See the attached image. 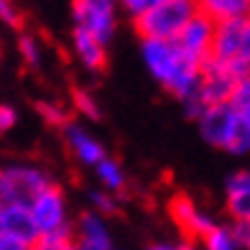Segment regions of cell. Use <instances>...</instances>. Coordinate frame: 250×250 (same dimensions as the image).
Masks as SVG:
<instances>
[{"label": "cell", "mask_w": 250, "mask_h": 250, "mask_svg": "<svg viewBox=\"0 0 250 250\" xmlns=\"http://www.w3.org/2000/svg\"><path fill=\"white\" fill-rule=\"evenodd\" d=\"M21 54H23V59L31 64V66H36L39 64V49H36V41H33L31 36H21Z\"/></svg>", "instance_id": "603a6c76"}, {"label": "cell", "mask_w": 250, "mask_h": 250, "mask_svg": "<svg viewBox=\"0 0 250 250\" xmlns=\"http://www.w3.org/2000/svg\"><path fill=\"white\" fill-rule=\"evenodd\" d=\"M204 141L232 153H245L250 146V115H237L230 105H212L199 112Z\"/></svg>", "instance_id": "7a4b0ae2"}, {"label": "cell", "mask_w": 250, "mask_h": 250, "mask_svg": "<svg viewBox=\"0 0 250 250\" xmlns=\"http://www.w3.org/2000/svg\"><path fill=\"white\" fill-rule=\"evenodd\" d=\"M66 135H69V143H72L74 153L82 158L84 164H100L102 158H105V148H102L95 138H89L84 130L74 128V125H66Z\"/></svg>", "instance_id": "2e32d148"}, {"label": "cell", "mask_w": 250, "mask_h": 250, "mask_svg": "<svg viewBox=\"0 0 250 250\" xmlns=\"http://www.w3.org/2000/svg\"><path fill=\"white\" fill-rule=\"evenodd\" d=\"M97 171H100V179L105 181L107 189H123L125 176H123L120 166H118L115 161H110V158H102V161L97 164Z\"/></svg>", "instance_id": "ac0fdd59"}, {"label": "cell", "mask_w": 250, "mask_h": 250, "mask_svg": "<svg viewBox=\"0 0 250 250\" xmlns=\"http://www.w3.org/2000/svg\"><path fill=\"white\" fill-rule=\"evenodd\" d=\"M212 39H214V21L207 18L202 13V10L197 8L194 16H191L184 26H181V31L176 33L174 39V46L187 56V59H191L194 64H204L209 59V51H212Z\"/></svg>", "instance_id": "8992f818"}, {"label": "cell", "mask_w": 250, "mask_h": 250, "mask_svg": "<svg viewBox=\"0 0 250 250\" xmlns=\"http://www.w3.org/2000/svg\"><path fill=\"white\" fill-rule=\"evenodd\" d=\"M202 243H204V250H235L230 230H225V227H212V230L202 237Z\"/></svg>", "instance_id": "d6986e66"}, {"label": "cell", "mask_w": 250, "mask_h": 250, "mask_svg": "<svg viewBox=\"0 0 250 250\" xmlns=\"http://www.w3.org/2000/svg\"><path fill=\"white\" fill-rule=\"evenodd\" d=\"M197 8L207 18H212L214 23L248 16V3H245V0H207V3H199Z\"/></svg>", "instance_id": "9a60e30c"}, {"label": "cell", "mask_w": 250, "mask_h": 250, "mask_svg": "<svg viewBox=\"0 0 250 250\" xmlns=\"http://www.w3.org/2000/svg\"><path fill=\"white\" fill-rule=\"evenodd\" d=\"M74 21L77 28L84 31L87 36L100 41L102 46L110 41L112 31H115V8L107 0H79L74 3Z\"/></svg>", "instance_id": "52a82bcc"}, {"label": "cell", "mask_w": 250, "mask_h": 250, "mask_svg": "<svg viewBox=\"0 0 250 250\" xmlns=\"http://www.w3.org/2000/svg\"><path fill=\"white\" fill-rule=\"evenodd\" d=\"M92 202L102 212H115V202H112L110 197H105V194H92Z\"/></svg>", "instance_id": "83f0119b"}, {"label": "cell", "mask_w": 250, "mask_h": 250, "mask_svg": "<svg viewBox=\"0 0 250 250\" xmlns=\"http://www.w3.org/2000/svg\"><path fill=\"white\" fill-rule=\"evenodd\" d=\"M148 250H176V248H171V245H153V248H148Z\"/></svg>", "instance_id": "f546056e"}, {"label": "cell", "mask_w": 250, "mask_h": 250, "mask_svg": "<svg viewBox=\"0 0 250 250\" xmlns=\"http://www.w3.org/2000/svg\"><path fill=\"white\" fill-rule=\"evenodd\" d=\"M143 59L148 64V69L153 72V77L171 95L181 97L184 102L197 97L202 66L187 59L174 46V41H143Z\"/></svg>", "instance_id": "6da1fadb"}, {"label": "cell", "mask_w": 250, "mask_h": 250, "mask_svg": "<svg viewBox=\"0 0 250 250\" xmlns=\"http://www.w3.org/2000/svg\"><path fill=\"white\" fill-rule=\"evenodd\" d=\"M46 187H49L46 176L36 171V168L10 166V168L0 171V202L3 204H23V207H31V202Z\"/></svg>", "instance_id": "5b68a950"}, {"label": "cell", "mask_w": 250, "mask_h": 250, "mask_svg": "<svg viewBox=\"0 0 250 250\" xmlns=\"http://www.w3.org/2000/svg\"><path fill=\"white\" fill-rule=\"evenodd\" d=\"M0 232L26 243L28 248L39 240L36 222L31 217V209L23 204H0Z\"/></svg>", "instance_id": "8fae6325"}, {"label": "cell", "mask_w": 250, "mask_h": 250, "mask_svg": "<svg viewBox=\"0 0 250 250\" xmlns=\"http://www.w3.org/2000/svg\"><path fill=\"white\" fill-rule=\"evenodd\" d=\"M16 125V110L8 105H0V133L10 130Z\"/></svg>", "instance_id": "d4e9b609"}, {"label": "cell", "mask_w": 250, "mask_h": 250, "mask_svg": "<svg viewBox=\"0 0 250 250\" xmlns=\"http://www.w3.org/2000/svg\"><path fill=\"white\" fill-rule=\"evenodd\" d=\"M168 214H171V220L176 222L179 230L184 232L187 243L202 240V237L214 227L212 220H209L204 212H199V209H197V204L191 202L187 194H176V197H171V202H168Z\"/></svg>", "instance_id": "30bf717a"}, {"label": "cell", "mask_w": 250, "mask_h": 250, "mask_svg": "<svg viewBox=\"0 0 250 250\" xmlns=\"http://www.w3.org/2000/svg\"><path fill=\"white\" fill-rule=\"evenodd\" d=\"M31 250H77V243L72 240L69 227H62L51 235H39V240L31 245Z\"/></svg>", "instance_id": "e0dca14e"}, {"label": "cell", "mask_w": 250, "mask_h": 250, "mask_svg": "<svg viewBox=\"0 0 250 250\" xmlns=\"http://www.w3.org/2000/svg\"><path fill=\"white\" fill-rule=\"evenodd\" d=\"M176 250H197V245H194V243H184V245L176 248Z\"/></svg>", "instance_id": "f1b7e54d"}, {"label": "cell", "mask_w": 250, "mask_h": 250, "mask_svg": "<svg viewBox=\"0 0 250 250\" xmlns=\"http://www.w3.org/2000/svg\"><path fill=\"white\" fill-rule=\"evenodd\" d=\"M151 3H153V0H128L125 8H128L133 16H141V13H146V10L151 8Z\"/></svg>", "instance_id": "4316f807"}, {"label": "cell", "mask_w": 250, "mask_h": 250, "mask_svg": "<svg viewBox=\"0 0 250 250\" xmlns=\"http://www.w3.org/2000/svg\"><path fill=\"white\" fill-rule=\"evenodd\" d=\"M230 237H232L235 248L237 245H248L250 243V227H248V222H235L232 230H230Z\"/></svg>", "instance_id": "cb8c5ba5"}, {"label": "cell", "mask_w": 250, "mask_h": 250, "mask_svg": "<svg viewBox=\"0 0 250 250\" xmlns=\"http://www.w3.org/2000/svg\"><path fill=\"white\" fill-rule=\"evenodd\" d=\"M0 21H5L10 28H23V13L10 3H0Z\"/></svg>", "instance_id": "7402d4cb"}, {"label": "cell", "mask_w": 250, "mask_h": 250, "mask_svg": "<svg viewBox=\"0 0 250 250\" xmlns=\"http://www.w3.org/2000/svg\"><path fill=\"white\" fill-rule=\"evenodd\" d=\"M237 82L222 64L207 59L199 69V89H197V100L202 102V107H212V105H227L232 89L237 87Z\"/></svg>", "instance_id": "ba28073f"}, {"label": "cell", "mask_w": 250, "mask_h": 250, "mask_svg": "<svg viewBox=\"0 0 250 250\" xmlns=\"http://www.w3.org/2000/svg\"><path fill=\"white\" fill-rule=\"evenodd\" d=\"M31 217L36 222L39 235H51L66 227V212H64V194L59 187H46L41 194L31 202Z\"/></svg>", "instance_id": "9c48e42d"}, {"label": "cell", "mask_w": 250, "mask_h": 250, "mask_svg": "<svg viewBox=\"0 0 250 250\" xmlns=\"http://www.w3.org/2000/svg\"><path fill=\"white\" fill-rule=\"evenodd\" d=\"M74 49L79 54V59H82V64L89 66V69L100 72V69H105V66H107V51H105V46H102L100 41H95L92 36H87L84 31H79V28H74Z\"/></svg>", "instance_id": "5bb4252c"}, {"label": "cell", "mask_w": 250, "mask_h": 250, "mask_svg": "<svg viewBox=\"0 0 250 250\" xmlns=\"http://www.w3.org/2000/svg\"><path fill=\"white\" fill-rule=\"evenodd\" d=\"M0 250H31L26 243H21L16 240V237H10V235H3L0 232Z\"/></svg>", "instance_id": "484cf974"}, {"label": "cell", "mask_w": 250, "mask_h": 250, "mask_svg": "<svg viewBox=\"0 0 250 250\" xmlns=\"http://www.w3.org/2000/svg\"><path fill=\"white\" fill-rule=\"evenodd\" d=\"M227 209L235 222H248L250 214V176L248 171H237L227 179Z\"/></svg>", "instance_id": "7c38bea8"}, {"label": "cell", "mask_w": 250, "mask_h": 250, "mask_svg": "<svg viewBox=\"0 0 250 250\" xmlns=\"http://www.w3.org/2000/svg\"><path fill=\"white\" fill-rule=\"evenodd\" d=\"M79 230H82V240L77 243V250H110V237L102 220L97 214L87 212L79 217Z\"/></svg>", "instance_id": "4fadbf2b"}, {"label": "cell", "mask_w": 250, "mask_h": 250, "mask_svg": "<svg viewBox=\"0 0 250 250\" xmlns=\"http://www.w3.org/2000/svg\"><path fill=\"white\" fill-rule=\"evenodd\" d=\"M194 10L197 5L189 0H153L146 13L135 16V31L143 41H174Z\"/></svg>", "instance_id": "3957f363"}, {"label": "cell", "mask_w": 250, "mask_h": 250, "mask_svg": "<svg viewBox=\"0 0 250 250\" xmlns=\"http://www.w3.org/2000/svg\"><path fill=\"white\" fill-rule=\"evenodd\" d=\"M72 100H74V107H77L79 112H84L87 118H92V120L100 118V107H97L95 97L89 95V92H84V89L74 87V89H72Z\"/></svg>", "instance_id": "44dd1931"}, {"label": "cell", "mask_w": 250, "mask_h": 250, "mask_svg": "<svg viewBox=\"0 0 250 250\" xmlns=\"http://www.w3.org/2000/svg\"><path fill=\"white\" fill-rule=\"evenodd\" d=\"M36 110L49 125H56V128L69 125V112H66L62 105H54V102H36Z\"/></svg>", "instance_id": "ffe728a7"}, {"label": "cell", "mask_w": 250, "mask_h": 250, "mask_svg": "<svg viewBox=\"0 0 250 250\" xmlns=\"http://www.w3.org/2000/svg\"><path fill=\"white\" fill-rule=\"evenodd\" d=\"M209 59L217 64H230L237 59H250V23L245 18H232L214 23V39Z\"/></svg>", "instance_id": "277c9868"}]
</instances>
